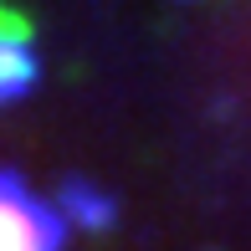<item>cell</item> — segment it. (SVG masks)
<instances>
[{"label":"cell","mask_w":251,"mask_h":251,"mask_svg":"<svg viewBox=\"0 0 251 251\" xmlns=\"http://www.w3.org/2000/svg\"><path fill=\"white\" fill-rule=\"evenodd\" d=\"M62 210L41 205L16 175H0V251H62Z\"/></svg>","instance_id":"6da1fadb"},{"label":"cell","mask_w":251,"mask_h":251,"mask_svg":"<svg viewBox=\"0 0 251 251\" xmlns=\"http://www.w3.org/2000/svg\"><path fill=\"white\" fill-rule=\"evenodd\" d=\"M56 210H62V221H77V226H87V231H108L113 215H118V205H113V195L93 190L87 179H67Z\"/></svg>","instance_id":"7a4b0ae2"},{"label":"cell","mask_w":251,"mask_h":251,"mask_svg":"<svg viewBox=\"0 0 251 251\" xmlns=\"http://www.w3.org/2000/svg\"><path fill=\"white\" fill-rule=\"evenodd\" d=\"M36 77H41V67H36V56H31L26 41H0V102L31 93Z\"/></svg>","instance_id":"3957f363"}]
</instances>
